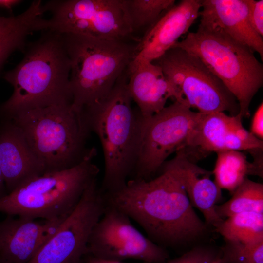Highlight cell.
<instances>
[{
	"label": "cell",
	"instance_id": "cell-1",
	"mask_svg": "<svg viewBox=\"0 0 263 263\" xmlns=\"http://www.w3.org/2000/svg\"><path fill=\"white\" fill-rule=\"evenodd\" d=\"M160 169L155 178L131 179L121 189L104 194L107 204L135 221L154 243L177 248L203 237L209 226L194 210L170 160Z\"/></svg>",
	"mask_w": 263,
	"mask_h": 263
},
{
	"label": "cell",
	"instance_id": "cell-2",
	"mask_svg": "<svg viewBox=\"0 0 263 263\" xmlns=\"http://www.w3.org/2000/svg\"><path fill=\"white\" fill-rule=\"evenodd\" d=\"M70 70L62 34L43 31L38 40L29 44L21 61L4 75L14 90L0 105V119L35 108L72 103Z\"/></svg>",
	"mask_w": 263,
	"mask_h": 263
},
{
	"label": "cell",
	"instance_id": "cell-3",
	"mask_svg": "<svg viewBox=\"0 0 263 263\" xmlns=\"http://www.w3.org/2000/svg\"><path fill=\"white\" fill-rule=\"evenodd\" d=\"M126 71L102 101L82 113L91 131L100 141L105 169L101 191L122 188L133 172L137 156L142 118L132 108L127 88Z\"/></svg>",
	"mask_w": 263,
	"mask_h": 263
},
{
	"label": "cell",
	"instance_id": "cell-4",
	"mask_svg": "<svg viewBox=\"0 0 263 263\" xmlns=\"http://www.w3.org/2000/svg\"><path fill=\"white\" fill-rule=\"evenodd\" d=\"M8 119L20 130L45 173L73 168L96 151L86 147L91 131L72 103L23 111Z\"/></svg>",
	"mask_w": 263,
	"mask_h": 263
},
{
	"label": "cell",
	"instance_id": "cell-5",
	"mask_svg": "<svg viewBox=\"0 0 263 263\" xmlns=\"http://www.w3.org/2000/svg\"><path fill=\"white\" fill-rule=\"evenodd\" d=\"M62 34L71 63L72 106L81 113L107 97L133 59L136 45Z\"/></svg>",
	"mask_w": 263,
	"mask_h": 263
},
{
	"label": "cell",
	"instance_id": "cell-6",
	"mask_svg": "<svg viewBox=\"0 0 263 263\" xmlns=\"http://www.w3.org/2000/svg\"><path fill=\"white\" fill-rule=\"evenodd\" d=\"M96 151L79 164L34 177L0 199V212L55 221L67 217L99 172L93 162Z\"/></svg>",
	"mask_w": 263,
	"mask_h": 263
},
{
	"label": "cell",
	"instance_id": "cell-7",
	"mask_svg": "<svg viewBox=\"0 0 263 263\" xmlns=\"http://www.w3.org/2000/svg\"><path fill=\"white\" fill-rule=\"evenodd\" d=\"M173 47L199 58L235 96L238 114L248 117L251 101L263 84V65L254 52L225 36L199 29Z\"/></svg>",
	"mask_w": 263,
	"mask_h": 263
},
{
	"label": "cell",
	"instance_id": "cell-8",
	"mask_svg": "<svg viewBox=\"0 0 263 263\" xmlns=\"http://www.w3.org/2000/svg\"><path fill=\"white\" fill-rule=\"evenodd\" d=\"M152 62L158 65L173 88L175 101L203 113L228 112L235 116L239 104L223 82L197 57L173 47Z\"/></svg>",
	"mask_w": 263,
	"mask_h": 263
},
{
	"label": "cell",
	"instance_id": "cell-9",
	"mask_svg": "<svg viewBox=\"0 0 263 263\" xmlns=\"http://www.w3.org/2000/svg\"><path fill=\"white\" fill-rule=\"evenodd\" d=\"M199 113L175 101L149 119H142L132 179H152L168 157L185 148Z\"/></svg>",
	"mask_w": 263,
	"mask_h": 263
},
{
	"label": "cell",
	"instance_id": "cell-10",
	"mask_svg": "<svg viewBox=\"0 0 263 263\" xmlns=\"http://www.w3.org/2000/svg\"><path fill=\"white\" fill-rule=\"evenodd\" d=\"M43 5L52 15L49 30L109 40L133 37L122 0H56Z\"/></svg>",
	"mask_w": 263,
	"mask_h": 263
},
{
	"label": "cell",
	"instance_id": "cell-11",
	"mask_svg": "<svg viewBox=\"0 0 263 263\" xmlns=\"http://www.w3.org/2000/svg\"><path fill=\"white\" fill-rule=\"evenodd\" d=\"M106 207L103 193L94 179L74 210L27 263H80L87 254L91 231Z\"/></svg>",
	"mask_w": 263,
	"mask_h": 263
},
{
	"label": "cell",
	"instance_id": "cell-12",
	"mask_svg": "<svg viewBox=\"0 0 263 263\" xmlns=\"http://www.w3.org/2000/svg\"><path fill=\"white\" fill-rule=\"evenodd\" d=\"M87 255L119 262L133 259L148 263H166L169 259L166 248L143 235L126 214L107 203L90 234Z\"/></svg>",
	"mask_w": 263,
	"mask_h": 263
},
{
	"label": "cell",
	"instance_id": "cell-13",
	"mask_svg": "<svg viewBox=\"0 0 263 263\" xmlns=\"http://www.w3.org/2000/svg\"><path fill=\"white\" fill-rule=\"evenodd\" d=\"M242 117L223 112L200 113L185 147L187 152L194 150L202 153L226 150L250 151L260 149L263 142L246 130Z\"/></svg>",
	"mask_w": 263,
	"mask_h": 263
},
{
	"label": "cell",
	"instance_id": "cell-14",
	"mask_svg": "<svg viewBox=\"0 0 263 263\" xmlns=\"http://www.w3.org/2000/svg\"><path fill=\"white\" fill-rule=\"evenodd\" d=\"M198 29L225 36L260 55L263 37L252 27L246 0H201Z\"/></svg>",
	"mask_w": 263,
	"mask_h": 263
},
{
	"label": "cell",
	"instance_id": "cell-15",
	"mask_svg": "<svg viewBox=\"0 0 263 263\" xmlns=\"http://www.w3.org/2000/svg\"><path fill=\"white\" fill-rule=\"evenodd\" d=\"M201 0H182L166 11L138 41L133 58L153 62L171 49L199 17Z\"/></svg>",
	"mask_w": 263,
	"mask_h": 263
},
{
	"label": "cell",
	"instance_id": "cell-16",
	"mask_svg": "<svg viewBox=\"0 0 263 263\" xmlns=\"http://www.w3.org/2000/svg\"><path fill=\"white\" fill-rule=\"evenodd\" d=\"M14 217L0 221V255L10 263H27L66 218L38 221Z\"/></svg>",
	"mask_w": 263,
	"mask_h": 263
},
{
	"label": "cell",
	"instance_id": "cell-17",
	"mask_svg": "<svg viewBox=\"0 0 263 263\" xmlns=\"http://www.w3.org/2000/svg\"><path fill=\"white\" fill-rule=\"evenodd\" d=\"M0 167L7 194L45 173L20 130L8 119H0Z\"/></svg>",
	"mask_w": 263,
	"mask_h": 263
},
{
	"label": "cell",
	"instance_id": "cell-18",
	"mask_svg": "<svg viewBox=\"0 0 263 263\" xmlns=\"http://www.w3.org/2000/svg\"><path fill=\"white\" fill-rule=\"evenodd\" d=\"M126 73L128 91L143 120L164 108L169 98L175 99L173 88L161 68L153 62L132 59Z\"/></svg>",
	"mask_w": 263,
	"mask_h": 263
},
{
	"label": "cell",
	"instance_id": "cell-19",
	"mask_svg": "<svg viewBox=\"0 0 263 263\" xmlns=\"http://www.w3.org/2000/svg\"><path fill=\"white\" fill-rule=\"evenodd\" d=\"M193 207L203 214L208 226L215 228L224 220L215 211V206L222 199V190L210 179L212 171L195 164L189 158L185 149L176 152L170 160Z\"/></svg>",
	"mask_w": 263,
	"mask_h": 263
},
{
	"label": "cell",
	"instance_id": "cell-20",
	"mask_svg": "<svg viewBox=\"0 0 263 263\" xmlns=\"http://www.w3.org/2000/svg\"><path fill=\"white\" fill-rule=\"evenodd\" d=\"M45 27L43 12L36 2L18 16H0V71L12 53L25 49L28 36L35 31H43Z\"/></svg>",
	"mask_w": 263,
	"mask_h": 263
},
{
	"label": "cell",
	"instance_id": "cell-21",
	"mask_svg": "<svg viewBox=\"0 0 263 263\" xmlns=\"http://www.w3.org/2000/svg\"><path fill=\"white\" fill-rule=\"evenodd\" d=\"M217 153V159L212 174L214 182L222 190L232 195L247 175H251L252 164L240 151L226 150Z\"/></svg>",
	"mask_w": 263,
	"mask_h": 263
},
{
	"label": "cell",
	"instance_id": "cell-22",
	"mask_svg": "<svg viewBox=\"0 0 263 263\" xmlns=\"http://www.w3.org/2000/svg\"><path fill=\"white\" fill-rule=\"evenodd\" d=\"M225 241L244 244L263 241V213H239L224 219L215 228Z\"/></svg>",
	"mask_w": 263,
	"mask_h": 263
},
{
	"label": "cell",
	"instance_id": "cell-23",
	"mask_svg": "<svg viewBox=\"0 0 263 263\" xmlns=\"http://www.w3.org/2000/svg\"><path fill=\"white\" fill-rule=\"evenodd\" d=\"M214 209L223 220L242 212L263 213V184L245 178L232 193L231 198L221 205H216Z\"/></svg>",
	"mask_w": 263,
	"mask_h": 263
},
{
	"label": "cell",
	"instance_id": "cell-24",
	"mask_svg": "<svg viewBox=\"0 0 263 263\" xmlns=\"http://www.w3.org/2000/svg\"><path fill=\"white\" fill-rule=\"evenodd\" d=\"M175 3V0H122L123 10L132 35L143 30L145 33Z\"/></svg>",
	"mask_w": 263,
	"mask_h": 263
},
{
	"label": "cell",
	"instance_id": "cell-25",
	"mask_svg": "<svg viewBox=\"0 0 263 263\" xmlns=\"http://www.w3.org/2000/svg\"><path fill=\"white\" fill-rule=\"evenodd\" d=\"M221 249L222 263H263V241L244 244L225 241Z\"/></svg>",
	"mask_w": 263,
	"mask_h": 263
},
{
	"label": "cell",
	"instance_id": "cell-26",
	"mask_svg": "<svg viewBox=\"0 0 263 263\" xmlns=\"http://www.w3.org/2000/svg\"><path fill=\"white\" fill-rule=\"evenodd\" d=\"M221 253L220 249L207 245H195L180 256L166 263H210Z\"/></svg>",
	"mask_w": 263,
	"mask_h": 263
},
{
	"label": "cell",
	"instance_id": "cell-27",
	"mask_svg": "<svg viewBox=\"0 0 263 263\" xmlns=\"http://www.w3.org/2000/svg\"><path fill=\"white\" fill-rule=\"evenodd\" d=\"M246 1L249 22L255 31L263 37V0Z\"/></svg>",
	"mask_w": 263,
	"mask_h": 263
},
{
	"label": "cell",
	"instance_id": "cell-28",
	"mask_svg": "<svg viewBox=\"0 0 263 263\" xmlns=\"http://www.w3.org/2000/svg\"><path fill=\"white\" fill-rule=\"evenodd\" d=\"M255 136L263 140V103L258 107L251 121L250 131Z\"/></svg>",
	"mask_w": 263,
	"mask_h": 263
},
{
	"label": "cell",
	"instance_id": "cell-29",
	"mask_svg": "<svg viewBox=\"0 0 263 263\" xmlns=\"http://www.w3.org/2000/svg\"><path fill=\"white\" fill-rule=\"evenodd\" d=\"M84 263H124L122 262L105 260L87 255ZM143 263H148L143 262Z\"/></svg>",
	"mask_w": 263,
	"mask_h": 263
},
{
	"label": "cell",
	"instance_id": "cell-30",
	"mask_svg": "<svg viewBox=\"0 0 263 263\" xmlns=\"http://www.w3.org/2000/svg\"><path fill=\"white\" fill-rule=\"evenodd\" d=\"M21 2L19 0H0V8L11 11L14 6Z\"/></svg>",
	"mask_w": 263,
	"mask_h": 263
},
{
	"label": "cell",
	"instance_id": "cell-31",
	"mask_svg": "<svg viewBox=\"0 0 263 263\" xmlns=\"http://www.w3.org/2000/svg\"><path fill=\"white\" fill-rule=\"evenodd\" d=\"M7 194L2 172L0 167V199Z\"/></svg>",
	"mask_w": 263,
	"mask_h": 263
},
{
	"label": "cell",
	"instance_id": "cell-32",
	"mask_svg": "<svg viewBox=\"0 0 263 263\" xmlns=\"http://www.w3.org/2000/svg\"><path fill=\"white\" fill-rule=\"evenodd\" d=\"M210 263H222L221 259V253L218 257H217L215 259H214Z\"/></svg>",
	"mask_w": 263,
	"mask_h": 263
},
{
	"label": "cell",
	"instance_id": "cell-33",
	"mask_svg": "<svg viewBox=\"0 0 263 263\" xmlns=\"http://www.w3.org/2000/svg\"><path fill=\"white\" fill-rule=\"evenodd\" d=\"M0 263H10L0 255Z\"/></svg>",
	"mask_w": 263,
	"mask_h": 263
},
{
	"label": "cell",
	"instance_id": "cell-34",
	"mask_svg": "<svg viewBox=\"0 0 263 263\" xmlns=\"http://www.w3.org/2000/svg\"><path fill=\"white\" fill-rule=\"evenodd\" d=\"M83 263V262L82 261V262L81 263Z\"/></svg>",
	"mask_w": 263,
	"mask_h": 263
}]
</instances>
